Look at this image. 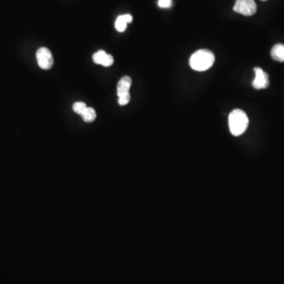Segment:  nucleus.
<instances>
[{
  "label": "nucleus",
  "instance_id": "obj_8",
  "mask_svg": "<svg viewBox=\"0 0 284 284\" xmlns=\"http://www.w3.org/2000/svg\"><path fill=\"white\" fill-rule=\"evenodd\" d=\"M271 58L277 62H284V45L277 44L271 50Z\"/></svg>",
  "mask_w": 284,
  "mask_h": 284
},
{
  "label": "nucleus",
  "instance_id": "obj_1",
  "mask_svg": "<svg viewBox=\"0 0 284 284\" xmlns=\"http://www.w3.org/2000/svg\"><path fill=\"white\" fill-rule=\"evenodd\" d=\"M215 62V56L209 50L201 49L193 54L190 66L196 71H205L211 68Z\"/></svg>",
  "mask_w": 284,
  "mask_h": 284
},
{
  "label": "nucleus",
  "instance_id": "obj_5",
  "mask_svg": "<svg viewBox=\"0 0 284 284\" xmlns=\"http://www.w3.org/2000/svg\"><path fill=\"white\" fill-rule=\"evenodd\" d=\"M37 60L39 66L43 70H50L53 66V56L47 47H41L37 50Z\"/></svg>",
  "mask_w": 284,
  "mask_h": 284
},
{
  "label": "nucleus",
  "instance_id": "obj_12",
  "mask_svg": "<svg viewBox=\"0 0 284 284\" xmlns=\"http://www.w3.org/2000/svg\"><path fill=\"white\" fill-rule=\"evenodd\" d=\"M114 63V58L113 56L109 54H107L105 56V60L103 61L102 66H105V67H109V66H112Z\"/></svg>",
  "mask_w": 284,
  "mask_h": 284
},
{
  "label": "nucleus",
  "instance_id": "obj_2",
  "mask_svg": "<svg viewBox=\"0 0 284 284\" xmlns=\"http://www.w3.org/2000/svg\"><path fill=\"white\" fill-rule=\"evenodd\" d=\"M229 128L234 136H240L247 129L249 119L245 111L241 109H235L229 115Z\"/></svg>",
  "mask_w": 284,
  "mask_h": 284
},
{
  "label": "nucleus",
  "instance_id": "obj_13",
  "mask_svg": "<svg viewBox=\"0 0 284 284\" xmlns=\"http://www.w3.org/2000/svg\"><path fill=\"white\" fill-rule=\"evenodd\" d=\"M158 5L161 8H169L171 7V0H159Z\"/></svg>",
  "mask_w": 284,
  "mask_h": 284
},
{
  "label": "nucleus",
  "instance_id": "obj_11",
  "mask_svg": "<svg viewBox=\"0 0 284 284\" xmlns=\"http://www.w3.org/2000/svg\"><path fill=\"white\" fill-rule=\"evenodd\" d=\"M87 108V105L86 103L84 102H76L74 104L73 110L75 113L78 114L81 116V114L83 113V111Z\"/></svg>",
  "mask_w": 284,
  "mask_h": 284
},
{
  "label": "nucleus",
  "instance_id": "obj_14",
  "mask_svg": "<svg viewBox=\"0 0 284 284\" xmlns=\"http://www.w3.org/2000/svg\"><path fill=\"white\" fill-rule=\"evenodd\" d=\"M261 1H267V0H261Z\"/></svg>",
  "mask_w": 284,
  "mask_h": 284
},
{
  "label": "nucleus",
  "instance_id": "obj_3",
  "mask_svg": "<svg viewBox=\"0 0 284 284\" xmlns=\"http://www.w3.org/2000/svg\"><path fill=\"white\" fill-rule=\"evenodd\" d=\"M131 84H132V80L128 76L122 77L118 83L117 95L119 96L118 102L121 106L128 105L131 101L130 90H131Z\"/></svg>",
  "mask_w": 284,
  "mask_h": 284
},
{
  "label": "nucleus",
  "instance_id": "obj_6",
  "mask_svg": "<svg viewBox=\"0 0 284 284\" xmlns=\"http://www.w3.org/2000/svg\"><path fill=\"white\" fill-rule=\"evenodd\" d=\"M255 78L253 81V86L256 90H263L269 85V75L265 73L262 69L260 67L254 68Z\"/></svg>",
  "mask_w": 284,
  "mask_h": 284
},
{
  "label": "nucleus",
  "instance_id": "obj_10",
  "mask_svg": "<svg viewBox=\"0 0 284 284\" xmlns=\"http://www.w3.org/2000/svg\"><path fill=\"white\" fill-rule=\"evenodd\" d=\"M106 55H107V53H106L105 51L100 50V51L96 52V53L93 55V56H92L93 62H94L96 64H102L103 61L105 60Z\"/></svg>",
  "mask_w": 284,
  "mask_h": 284
},
{
  "label": "nucleus",
  "instance_id": "obj_9",
  "mask_svg": "<svg viewBox=\"0 0 284 284\" xmlns=\"http://www.w3.org/2000/svg\"><path fill=\"white\" fill-rule=\"evenodd\" d=\"M81 116L85 122H92L96 120V112L94 108L87 107V108L83 111V113L81 114Z\"/></svg>",
  "mask_w": 284,
  "mask_h": 284
},
{
  "label": "nucleus",
  "instance_id": "obj_7",
  "mask_svg": "<svg viewBox=\"0 0 284 284\" xmlns=\"http://www.w3.org/2000/svg\"><path fill=\"white\" fill-rule=\"evenodd\" d=\"M133 21V17L131 15H120L116 21V29L118 32H122L127 28V24L131 23Z\"/></svg>",
  "mask_w": 284,
  "mask_h": 284
},
{
  "label": "nucleus",
  "instance_id": "obj_4",
  "mask_svg": "<svg viewBox=\"0 0 284 284\" xmlns=\"http://www.w3.org/2000/svg\"><path fill=\"white\" fill-rule=\"evenodd\" d=\"M234 11L245 16H252L256 11L254 0H237L233 7Z\"/></svg>",
  "mask_w": 284,
  "mask_h": 284
}]
</instances>
